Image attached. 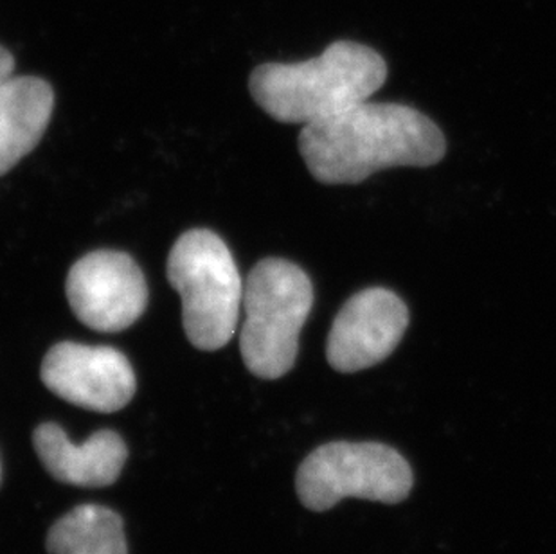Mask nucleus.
Masks as SVG:
<instances>
[{
  "mask_svg": "<svg viewBox=\"0 0 556 554\" xmlns=\"http://www.w3.org/2000/svg\"><path fill=\"white\" fill-rule=\"evenodd\" d=\"M49 391L96 413H116L136 394V373L122 351L78 342L54 344L40 369Z\"/></svg>",
  "mask_w": 556,
  "mask_h": 554,
  "instance_id": "8",
  "label": "nucleus"
},
{
  "mask_svg": "<svg viewBox=\"0 0 556 554\" xmlns=\"http://www.w3.org/2000/svg\"><path fill=\"white\" fill-rule=\"evenodd\" d=\"M300 153L320 184H361L388 167H429L445 158L440 126L413 106L358 105L303 126Z\"/></svg>",
  "mask_w": 556,
  "mask_h": 554,
  "instance_id": "1",
  "label": "nucleus"
},
{
  "mask_svg": "<svg viewBox=\"0 0 556 554\" xmlns=\"http://www.w3.org/2000/svg\"><path fill=\"white\" fill-rule=\"evenodd\" d=\"M33 444L43 468L56 481L73 487H111L128 457L125 441L114 430H100L85 443L76 444L60 425L42 424L33 435Z\"/></svg>",
  "mask_w": 556,
  "mask_h": 554,
  "instance_id": "9",
  "label": "nucleus"
},
{
  "mask_svg": "<svg viewBox=\"0 0 556 554\" xmlns=\"http://www.w3.org/2000/svg\"><path fill=\"white\" fill-rule=\"evenodd\" d=\"M415 476L404 455L377 441H331L301 463L295 490L312 512H326L342 499L399 504L409 498Z\"/></svg>",
  "mask_w": 556,
  "mask_h": 554,
  "instance_id": "5",
  "label": "nucleus"
},
{
  "mask_svg": "<svg viewBox=\"0 0 556 554\" xmlns=\"http://www.w3.org/2000/svg\"><path fill=\"white\" fill-rule=\"evenodd\" d=\"M49 554H128L123 518L109 507H74L49 529Z\"/></svg>",
  "mask_w": 556,
  "mask_h": 554,
  "instance_id": "11",
  "label": "nucleus"
},
{
  "mask_svg": "<svg viewBox=\"0 0 556 554\" xmlns=\"http://www.w3.org/2000/svg\"><path fill=\"white\" fill-rule=\"evenodd\" d=\"M15 58L8 51V49L0 46V87L8 84L10 79L15 78Z\"/></svg>",
  "mask_w": 556,
  "mask_h": 554,
  "instance_id": "12",
  "label": "nucleus"
},
{
  "mask_svg": "<svg viewBox=\"0 0 556 554\" xmlns=\"http://www.w3.org/2000/svg\"><path fill=\"white\" fill-rule=\"evenodd\" d=\"M240 351L249 372L278 380L292 372L300 333L314 306V285L303 268L281 257L257 262L243 285Z\"/></svg>",
  "mask_w": 556,
  "mask_h": 554,
  "instance_id": "3",
  "label": "nucleus"
},
{
  "mask_svg": "<svg viewBox=\"0 0 556 554\" xmlns=\"http://www.w3.org/2000/svg\"><path fill=\"white\" fill-rule=\"evenodd\" d=\"M407 326L409 309L393 290L366 288L337 314L326 342L328 364L339 373L377 366L399 348Z\"/></svg>",
  "mask_w": 556,
  "mask_h": 554,
  "instance_id": "7",
  "label": "nucleus"
},
{
  "mask_svg": "<svg viewBox=\"0 0 556 554\" xmlns=\"http://www.w3.org/2000/svg\"><path fill=\"white\" fill-rule=\"evenodd\" d=\"M386 79L382 54L339 40L306 62L263 63L252 71L249 90L273 119L305 126L368 101Z\"/></svg>",
  "mask_w": 556,
  "mask_h": 554,
  "instance_id": "2",
  "label": "nucleus"
},
{
  "mask_svg": "<svg viewBox=\"0 0 556 554\" xmlns=\"http://www.w3.org/2000/svg\"><path fill=\"white\" fill-rule=\"evenodd\" d=\"M53 87L35 76L0 87V177L31 153L53 115Z\"/></svg>",
  "mask_w": 556,
  "mask_h": 554,
  "instance_id": "10",
  "label": "nucleus"
},
{
  "mask_svg": "<svg viewBox=\"0 0 556 554\" xmlns=\"http://www.w3.org/2000/svg\"><path fill=\"white\" fill-rule=\"evenodd\" d=\"M168 281L182 299L189 342L202 351L222 350L237 331L243 282L226 241L210 229H191L169 252Z\"/></svg>",
  "mask_w": 556,
  "mask_h": 554,
  "instance_id": "4",
  "label": "nucleus"
},
{
  "mask_svg": "<svg viewBox=\"0 0 556 554\" xmlns=\"http://www.w3.org/2000/svg\"><path fill=\"white\" fill-rule=\"evenodd\" d=\"M65 292L79 323L101 333L128 330L148 304L144 274L119 251L90 252L74 263Z\"/></svg>",
  "mask_w": 556,
  "mask_h": 554,
  "instance_id": "6",
  "label": "nucleus"
}]
</instances>
